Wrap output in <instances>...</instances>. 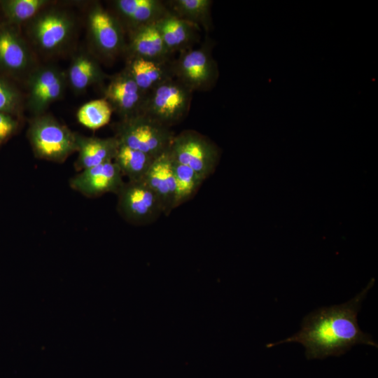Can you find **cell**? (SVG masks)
I'll return each instance as SVG.
<instances>
[{
	"mask_svg": "<svg viewBox=\"0 0 378 378\" xmlns=\"http://www.w3.org/2000/svg\"><path fill=\"white\" fill-rule=\"evenodd\" d=\"M86 20L92 52L97 58L110 60L125 53L126 33L111 10L99 2L92 3Z\"/></svg>",
	"mask_w": 378,
	"mask_h": 378,
	"instance_id": "6",
	"label": "cell"
},
{
	"mask_svg": "<svg viewBox=\"0 0 378 378\" xmlns=\"http://www.w3.org/2000/svg\"><path fill=\"white\" fill-rule=\"evenodd\" d=\"M172 161L176 183L174 203L175 209L190 200L205 179L189 167L180 164L173 159Z\"/></svg>",
	"mask_w": 378,
	"mask_h": 378,
	"instance_id": "24",
	"label": "cell"
},
{
	"mask_svg": "<svg viewBox=\"0 0 378 378\" xmlns=\"http://www.w3.org/2000/svg\"><path fill=\"white\" fill-rule=\"evenodd\" d=\"M77 133L50 114L32 117L27 136L35 156L39 159L63 162L77 151Z\"/></svg>",
	"mask_w": 378,
	"mask_h": 378,
	"instance_id": "3",
	"label": "cell"
},
{
	"mask_svg": "<svg viewBox=\"0 0 378 378\" xmlns=\"http://www.w3.org/2000/svg\"><path fill=\"white\" fill-rule=\"evenodd\" d=\"M143 180L156 195L163 214L167 216L174 209L176 190L173 161L169 150L154 159Z\"/></svg>",
	"mask_w": 378,
	"mask_h": 378,
	"instance_id": "15",
	"label": "cell"
},
{
	"mask_svg": "<svg viewBox=\"0 0 378 378\" xmlns=\"http://www.w3.org/2000/svg\"><path fill=\"white\" fill-rule=\"evenodd\" d=\"M52 4L48 0H6L0 6L8 23L15 26L25 24Z\"/></svg>",
	"mask_w": 378,
	"mask_h": 378,
	"instance_id": "23",
	"label": "cell"
},
{
	"mask_svg": "<svg viewBox=\"0 0 378 378\" xmlns=\"http://www.w3.org/2000/svg\"><path fill=\"white\" fill-rule=\"evenodd\" d=\"M20 93L6 80L0 78V112L12 115L20 111Z\"/></svg>",
	"mask_w": 378,
	"mask_h": 378,
	"instance_id": "26",
	"label": "cell"
},
{
	"mask_svg": "<svg viewBox=\"0 0 378 378\" xmlns=\"http://www.w3.org/2000/svg\"><path fill=\"white\" fill-rule=\"evenodd\" d=\"M111 11L115 15L126 34L143 26L155 24L169 10L160 0H115Z\"/></svg>",
	"mask_w": 378,
	"mask_h": 378,
	"instance_id": "14",
	"label": "cell"
},
{
	"mask_svg": "<svg viewBox=\"0 0 378 378\" xmlns=\"http://www.w3.org/2000/svg\"><path fill=\"white\" fill-rule=\"evenodd\" d=\"M192 92L175 78L170 79L146 94L140 113L170 128L187 115Z\"/></svg>",
	"mask_w": 378,
	"mask_h": 378,
	"instance_id": "5",
	"label": "cell"
},
{
	"mask_svg": "<svg viewBox=\"0 0 378 378\" xmlns=\"http://www.w3.org/2000/svg\"><path fill=\"white\" fill-rule=\"evenodd\" d=\"M113 111L108 102L103 98L91 100L82 105L76 118L80 124L90 130H98L107 125Z\"/></svg>",
	"mask_w": 378,
	"mask_h": 378,
	"instance_id": "25",
	"label": "cell"
},
{
	"mask_svg": "<svg viewBox=\"0 0 378 378\" xmlns=\"http://www.w3.org/2000/svg\"><path fill=\"white\" fill-rule=\"evenodd\" d=\"M18 125L12 115L0 112V144L15 132Z\"/></svg>",
	"mask_w": 378,
	"mask_h": 378,
	"instance_id": "27",
	"label": "cell"
},
{
	"mask_svg": "<svg viewBox=\"0 0 378 378\" xmlns=\"http://www.w3.org/2000/svg\"><path fill=\"white\" fill-rule=\"evenodd\" d=\"M169 10L200 29L209 31L211 27V0H169L165 1Z\"/></svg>",
	"mask_w": 378,
	"mask_h": 378,
	"instance_id": "21",
	"label": "cell"
},
{
	"mask_svg": "<svg viewBox=\"0 0 378 378\" xmlns=\"http://www.w3.org/2000/svg\"><path fill=\"white\" fill-rule=\"evenodd\" d=\"M39 65L28 41L14 25L0 27V68L26 80Z\"/></svg>",
	"mask_w": 378,
	"mask_h": 378,
	"instance_id": "11",
	"label": "cell"
},
{
	"mask_svg": "<svg viewBox=\"0 0 378 378\" xmlns=\"http://www.w3.org/2000/svg\"><path fill=\"white\" fill-rule=\"evenodd\" d=\"M173 65L174 78L192 92L209 90L218 77V66L212 57L211 46L206 43L197 48L180 52Z\"/></svg>",
	"mask_w": 378,
	"mask_h": 378,
	"instance_id": "8",
	"label": "cell"
},
{
	"mask_svg": "<svg viewBox=\"0 0 378 378\" xmlns=\"http://www.w3.org/2000/svg\"><path fill=\"white\" fill-rule=\"evenodd\" d=\"M66 74L68 86L75 93H82L106 78L98 58L92 51L83 48L74 53Z\"/></svg>",
	"mask_w": 378,
	"mask_h": 378,
	"instance_id": "17",
	"label": "cell"
},
{
	"mask_svg": "<svg viewBox=\"0 0 378 378\" xmlns=\"http://www.w3.org/2000/svg\"><path fill=\"white\" fill-rule=\"evenodd\" d=\"M169 152L174 161L189 167L204 179L214 172L220 158L214 143L190 130L175 134Z\"/></svg>",
	"mask_w": 378,
	"mask_h": 378,
	"instance_id": "7",
	"label": "cell"
},
{
	"mask_svg": "<svg viewBox=\"0 0 378 378\" xmlns=\"http://www.w3.org/2000/svg\"><path fill=\"white\" fill-rule=\"evenodd\" d=\"M76 140L78 157L74 167L78 172L113 161L119 146L115 136L100 138L77 133Z\"/></svg>",
	"mask_w": 378,
	"mask_h": 378,
	"instance_id": "18",
	"label": "cell"
},
{
	"mask_svg": "<svg viewBox=\"0 0 378 378\" xmlns=\"http://www.w3.org/2000/svg\"><path fill=\"white\" fill-rule=\"evenodd\" d=\"M103 93L104 98L120 119L140 113L147 94L138 87L124 69L111 77Z\"/></svg>",
	"mask_w": 378,
	"mask_h": 378,
	"instance_id": "12",
	"label": "cell"
},
{
	"mask_svg": "<svg viewBox=\"0 0 378 378\" xmlns=\"http://www.w3.org/2000/svg\"><path fill=\"white\" fill-rule=\"evenodd\" d=\"M112 161L80 171L70 180L74 190L89 197L112 192L118 194L125 181Z\"/></svg>",
	"mask_w": 378,
	"mask_h": 378,
	"instance_id": "13",
	"label": "cell"
},
{
	"mask_svg": "<svg viewBox=\"0 0 378 378\" xmlns=\"http://www.w3.org/2000/svg\"><path fill=\"white\" fill-rule=\"evenodd\" d=\"M174 62H157L141 57H127L124 69L145 93L174 78Z\"/></svg>",
	"mask_w": 378,
	"mask_h": 378,
	"instance_id": "19",
	"label": "cell"
},
{
	"mask_svg": "<svg viewBox=\"0 0 378 378\" xmlns=\"http://www.w3.org/2000/svg\"><path fill=\"white\" fill-rule=\"evenodd\" d=\"M155 158L119 142L113 162L128 181H141Z\"/></svg>",
	"mask_w": 378,
	"mask_h": 378,
	"instance_id": "22",
	"label": "cell"
},
{
	"mask_svg": "<svg viewBox=\"0 0 378 378\" xmlns=\"http://www.w3.org/2000/svg\"><path fill=\"white\" fill-rule=\"evenodd\" d=\"M372 279L367 286L348 302L318 308L302 319L301 329L293 335L267 347L287 342H298L305 348L308 359L340 356L352 346L363 344L377 347L369 334L359 328L357 316L362 302L373 286Z\"/></svg>",
	"mask_w": 378,
	"mask_h": 378,
	"instance_id": "1",
	"label": "cell"
},
{
	"mask_svg": "<svg viewBox=\"0 0 378 378\" xmlns=\"http://www.w3.org/2000/svg\"><path fill=\"white\" fill-rule=\"evenodd\" d=\"M26 24L27 41L36 54L55 57L71 46L77 20L70 10L53 5L43 8Z\"/></svg>",
	"mask_w": 378,
	"mask_h": 378,
	"instance_id": "2",
	"label": "cell"
},
{
	"mask_svg": "<svg viewBox=\"0 0 378 378\" xmlns=\"http://www.w3.org/2000/svg\"><path fill=\"white\" fill-rule=\"evenodd\" d=\"M125 54L127 57H141L157 62L171 61L155 24L137 28L129 33Z\"/></svg>",
	"mask_w": 378,
	"mask_h": 378,
	"instance_id": "16",
	"label": "cell"
},
{
	"mask_svg": "<svg viewBox=\"0 0 378 378\" xmlns=\"http://www.w3.org/2000/svg\"><path fill=\"white\" fill-rule=\"evenodd\" d=\"M175 134L148 116L139 113L120 119L115 136L120 144L155 158L169 150Z\"/></svg>",
	"mask_w": 378,
	"mask_h": 378,
	"instance_id": "4",
	"label": "cell"
},
{
	"mask_svg": "<svg viewBox=\"0 0 378 378\" xmlns=\"http://www.w3.org/2000/svg\"><path fill=\"white\" fill-rule=\"evenodd\" d=\"M162 41L171 55L192 48L200 30L195 25L177 18L170 11L155 23Z\"/></svg>",
	"mask_w": 378,
	"mask_h": 378,
	"instance_id": "20",
	"label": "cell"
},
{
	"mask_svg": "<svg viewBox=\"0 0 378 378\" xmlns=\"http://www.w3.org/2000/svg\"><path fill=\"white\" fill-rule=\"evenodd\" d=\"M117 196L118 212L132 224H149L163 214L160 200L144 180L125 182Z\"/></svg>",
	"mask_w": 378,
	"mask_h": 378,
	"instance_id": "10",
	"label": "cell"
},
{
	"mask_svg": "<svg viewBox=\"0 0 378 378\" xmlns=\"http://www.w3.org/2000/svg\"><path fill=\"white\" fill-rule=\"evenodd\" d=\"M27 106L32 117L46 113L49 106L64 94L66 71L54 64H39L26 80Z\"/></svg>",
	"mask_w": 378,
	"mask_h": 378,
	"instance_id": "9",
	"label": "cell"
}]
</instances>
